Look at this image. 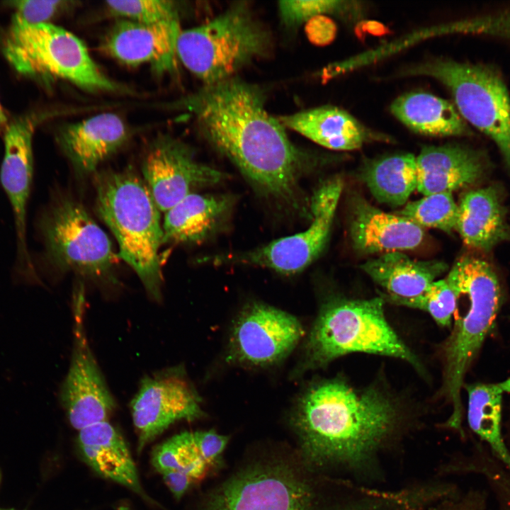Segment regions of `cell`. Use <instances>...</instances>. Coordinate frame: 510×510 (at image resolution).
<instances>
[{
  "label": "cell",
  "instance_id": "2",
  "mask_svg": "<svg viewBox=\"0 0 510 510\" xmlns=\"http://www.w3.org/2000/svg\"><path fill=\"white\" fill-rule=\"evenodd\" d=\"M403 414L397 398L380 387L357 388L336 378L307 390L293 421L311 462L357 468L397 433Z\"/></svg>",
  "mask_w": 510,
  "mask_h": 510
},
{
  "label": "cell",
  "instance_id": "14",
  "mask_svg": "<svg viewBox=\"0 0 510 510\" xmlns=\"http://www.w3.org/2000/svg\"><path fill=\"white\" fill-rule=\"evenodd\" d=\"M130 409L139 453L175 422L193 421L204 414L200 396L180 367L145 376L130 402Z\"/></svg>",
  "mask_w": 510,
  "mask_h": 510
},
{
  "label": "cell",
  "instance_id": "7",
  "mask_svg": "<svg viewBox=\"0 0 510 510\" xmlns=\"http://www.w3.org/2000/svg\"><path fill=\"white\" fill-rule=\"evenodd\" d=\"M2 51L23 75L61 78L89 91L121 89L101 71L78 37L49 23L31 24L15 13L3 39Z\"/></svg>",
  "mask_w": 510,
  "mask_h": 510
},
{
  "label": "cell",
  "instance_id": "1",
  "mask_svg": "<svg viewBox=\"0 0 510 510\" xmlns=\"http://www.w3.org/2000/svg\"><path fill=\"white\" fill-rule=\"evenodd\" d=\"M265 102L260 86L234 76L204 85L182 103L205 139L260 195L287 209L310 212L300 181L311 158L290 141Z\"/></svg>",
  "mask_w": 510,
  "mask_h": 510
},
{
  "label": "cell",
  "instance_id": "22",
  "mask_svg": "<svg viewBox=\"0 0 510 510\" xmlns=\"http://www.w3.org/2000/svg\"><path fill=\"white\" fill-rule=\"evenodd\" d=\"M455 230L468 246L484 252L510 242L501 193L494 186L470 190L460 198Z\"/></svg>",
  "mask_w": 510,
  "mask_h": 510
},
{
  "label": "cell",
  "instance_id": "23",
  "mask_svg": "<svg viewBox=\"0 0 510 510\" xmlns=\"http://www.w3.org/2000/svg\"><path fill=\"white\" fill-rule=\"evenodd\" d=\"M279 121L315 143L334 150H353L378 137L347 111L324 106L281 115Z\"/></svg>",
  "mask_w": 510,
  "mask_h": 510
},
{
  "label": "cell",
  "instance_id": "25",
  "mask_svg": "<svg viewBox=\"0 0 510 510\" xmlns=\"http://www.w3.org/2000/svg\"><path fill=\"white\" fill-rule=\"evenodd\" d=\"M392 114L411 130L431 137L470 136L472 132L455 105L423 91L397 97L390 106Z\"/></svg>",
  "mask_w": 510,
  "mask_h": 510
},
{
  "label": "cell",
  "instance_id": "44",
  "mask_svg": "<svg viewBox=\"0 0 510 510\" xmlns=\"http://www.w3.org/2000/svg\"><path fill=\"white\" fill-rule=\"evenodd\" d=\"M10 510H11V509H10Z\"/></svg>",
  "mask_w": 510,
  "mask_h": 510
},
{
  "label": "cell",
  "instance_id": "30",
  "mask_svg": "<svg viewBox=\"0 0 510 510\" xmlns=\"http://www.w3.org/2000/svg\"><path fill=\"white\" fill-rule=\"evenodd\" d=\"M395 213L422 228H435L450 233L455 230L458 205L455 202L452 193H438L409 202L402 210Z\"/></svg>",
  "mask_w": 510,
  "mask_h": 510
},
{
  "label": "cell",
  "instance_id": "31",
  "mask_svg": "<svg viewBox=\"0 0 510 510\" xmlns=\"http://www.w3.org/2000/svg\"><path fill=\"white\" fill-rule=\"evenodd\" d=\"M385 302L405 306L428 312L438 325L450 327L459 298L447 280L433 282L421 294L412 298H399L379 293Z\"/></svg>",
  "mask_w": 510,
  "mask_h": 510
},
{
  "label": "cell",
  "instance_id": "10",
  "mask_svg": "<svg viewBox=\"0 0 510 510\" xmlns=\"http://www.w3.org/2000/svg\"><path fill=\"white\" fill-rule=\"evenodd\" d=\"M343 189L339 176L324 181L314 192L310 209L311 223L304 231L277 239L254 249L215 255L209 261L259 266L285 275L295 274L321 254L329 239Z\"/></svg>",
  "mask_w": 510,
  "mask_h": 510
},
{
  "label": "cell",
  "instance_id": "4",
  "mask_svg": "<svg viewBox=\"0 0 510 510\" xmlns=\"http://www.w3.org/2000/svg\"><path fill=\"white\" fill-rule=\"evenodd\" d=\"M446 280L458 297L466 295L470 302L465 315L455 322L441 351L443 370L441 392L453 409L447 425L462 431L461 390L464 378L493 329L503 293L493 267L474 256H461Z\"/></svg>",
  "mask_w": 510,
  "mask_h": 510
},
{
  "label": "cell",
  "instance_id": "16",
  "mask_svg": "<svg viewBox=\"0 0 510 510\" xmlns=\"http://www.w3.org/2000/svg\"><path fill=\"white\" fill-rule=\"evenodd\" d=\"M144 181L160 212H166L193 190L217 184L227 175L199 162L184 142L170 136L155 140L142 164Z\"/></svg>",
  "mask_w": 510,
  "mask_h": 510
},
{
  "label": "cell",
  "instance_id": "20",
  "mask_svg": "<svg viewBox=\"0 0 510 510\" xmlns=\"http://www.w3.org/2000/svg\"><path fill=\"white\" fill-rule=\"evenodd\" d=\"M128 137L124 120L115 113H103L64 127L58 142L77 169L91 173Z\"/></svg>",
  "mask_w": 510,
  "mask_h": 510
},
{
  "label": "cell",
  "instance_id": "21",
  "mask_svg": "<svg viewBox=\"0 0 510 510\" xmlns=\"http://www.w3.org/2000/svg\"><path fill=\"white\" fill-rule=\"evenodd\" d=\"M77 442L82 458L93 470L152 503L140 484L125 439L108 420L80 429Z\"/></svg>",
  "mask_w": 510,
  "mask_h": 510
},
{
  "label": "cell",
  "instance_id": "41",
  "mask_svg": "<svg viewBox=\"0 0 510 510\" xmlns=\"http://www.w3.org/2000/svg\"><path fill=\"white\" fill-rule=\"evenodd\" d=\"M355 33L360 39H363L366 34L374 36H382L390 33L388 28L382 23L372 20H361L356 23Z\"/></svg>",
  "mask_w": 510,
  "mask_h": 510
},
{
  "label": "cell",
  "instance_id": "43",
  "mask_svg": "<svg viewBox=\"0 0 510 510\" xmlns=\"http://www.w3.org/2000/svg\"><path fill=\"white\" fill-rule=\"evenodd\" d=\"M498 387L500 389V390L504 392H508L510 393V378L506 379V380L497 383Z\"/></svg>",
  "mask_w": 510,
  "mask_h": 510
},
{
  "label": "cell",
  "instance_id": "27",
  "mask_svg": "<svg viewBox=\"0 0 510 510\" xmlns=\"http://www.w3.org/2000/svg\"><path fill=\"white\" fill-rule=\"evenodd\" d=\"M362 177L379 203L403 205L417 187L416 157L400 154L372 161L365 166Z\"/></svg>",
  "mask_w": 510,
  "mask_h": 510
},
{
  "label": "cell",
  "instance_id": "18",
  "mask_svg": "<svg viewBox=\"0 0 510 510\" xmlns=\"http://www.w3.org/2000/svg\"><path fill=\"white\" fill-rule=\"evenodd\" d=\"M349 210L350 238L359 253L411 250L424 239L422 227L405 217L381 210L360 196L351 198Z\"/></svg>",
  "mask_w": 510,
  "mask_h": 510
},
{
  "label": "cell",
  "instance_id": "5",
  "mask_svg": "<svg viewBox=\"0 0 510 510\" xmlns=\"http://www.w3.org/2000/svg\"><path fill=\"white\" fill-rule=\"evenodd\" d=\"M383 299H334L323 306L305 344L300 368H322L351 353H367L404 361L422 371L417 356L388 323Z\"/></svg>",
  "mask_w": 510,
  "mask_h": 510
},
{
  "label": "cell",
  "instance_id": "29",
  "mask_svg": "<svg viewBox=\"0 0 510 510\" xmlns=\"http://www.w3.org/2000/svg\"><path fill=\"white\" fill-rule=\"evenodd\" d=\"M152 463L159 473L177 472L192 481L202 476L209 464L202 456L194 432L175 435L154 449Z\"/></svg>",
  "mask_w": 510,
  "mask_h": 510
},
{
  "label": "cell",
  "instance_id": "17",
  "mask_svg": "<svg viewBox=\"0 0 510 510\" xmlns=\"http://www.w3.org/2000/svg\"><path fill=\"white\" fill-rule=\"evenodd\" d=\"M181 31L179 21L144 24L121 18L105 35L101 48L125 65L149 64L162 73L175 68Z\"/></svg>",
  "mask_w": 510,
  "mask_h": 510
},
{
  "label": "cell",
  "instance_id": "32",
  "mask_svg": "<svg viewBox=\"0 0 510 510\" xmlns=\"http://www.w3.org/2000/svg\"><path fill=\"white\" fill-rule=\"evenodd\" d=\"M278 10L283 22L288 26L306 23L319 15L334 14L346 21L363 20V7L358 1L343 0L281 1Z\"/></svg>",
  "mask_w": 510,
  "mask_h": 510
},
{
  "label": "cell",
  "instance_id": "24",
  "mask_svg": "<svg viewBox=\"0 0 510 510\" xmlns=\"http://www.w3.org/2000/svg\"><path fill=\"white\" fill-rule=\"evenodd\" d=\"M232 204L227 196L190 193L165 212L163 244L203 241L220 227Z\"/></svg>",
  "mask_w": 510,
  "mask_h": 510
},
{
  "label": "cell",
  "instance_id": "42",
  "mask_svg": "<svg viewBox=\"0 0 510 510\" xmlns=\"http://www.w3.org/2000/svg\"><path fill=\"white\" fill-rule=\"evenodd\" d=\"M8 124V118L0 103V134L5 132Z\"/></svg>",
  "mask_w": 510,
  "mask_h": 510
},
{
  "label": "cell",
  "instance_id": "28",
  "mask_svg": "<svg viewBox=\"0 0 510 510\" xmlns=\"http://www.w3.org/2000/svg\"><path fill=\"white\" fill-rule=\"evenodd\" d=\"M468 421L472 429L487 443L492 454L510 470V452L502 434L503 392L497 384L465 385Z\"/></svg>",
  "mask_w": 510,
  "mask_h": 510
},
{
  "label": "cell",
  "instance_id": "9",
  "mask_svg": "<svg viewBox=\"0 0 510 510\" xmlns=\"http://www.w3.org/2000/svg\"><path fill=\"white\" fill-rule=\"evenodd\" d=\"M401 74L431 77L446 86L463 118L492 139L510 171V96L497 69L440 57L412 65Z\"/></svg>",
  "mask_w": 510,
  "mask_h": 510
},
{
  "label": "cell",
  "instance_id": "11",
  "mask_svg": "<svg viewBox=\"0 0 510 510\" xmlns=\"http://www.w3.org/2000/svg\"><path fill=\"white\" fill-rule=\"evenodd\" d=\"M312 488L281 462L252 465L222 484L205 510H315Z\"/></svg>",
  "mask_w": 510,
  "mask_h": 510
},
{
  "label": "cell",
  "instance_id": "13",
  "mask_svg": "<svg viewBox=\"0 0 510 510\" xmlns=\"http://www.w3.org/2000/svg\"><path fill=\"white\" fill-rule=\"evenodd\" d=\"M39 118L27 114L13 120L4 132V154L0 181L13 216L16 254L15 271L21 280L39 283L27 243V210L33 177V136Z\"/></svg>",
  "mask_w": 510,
  "mask_h": 510
},
{
  "label": "cell",
  "instance_id": "37",
  "mask_svg": "<svg viewBox=\"0 0 510 510\" xmlns=\"http://www.w3.org/2000/svg\"><path fill=\"white\" fill-rule=\"evenodd\" d=\"M305 33L314 45L324 46L335 38L337 28L335 23L325 15L313 17L305 23Z\"/></svg>",
  "mask_w": 510,
  "mask_h": 510
},
{
  "label": "cell",
  "instance_id": "35",
  "mask_svg": "<svg viewBox=\"0 0 510 510\" xmlns=\"http://www.w3.org/2000/svg\"><path fill=\"white\" fill-rule=\"evenodd\" d=\"M443 30L510 40V8L449 23Z\"/></svg>",
  "mask_w": 510,
  "mask_h": 510
},
{
  "label": "cell",
  "instance_id": "12",
  "mask_svg": "<svg viewBox=\"0 0 510 510\" xmlns=\"http://www.w3.org/2000/svg\"><path fill=\"white\" fill-rule=\"evenodd\" d=\"M73 299V347L60 392V402L76 430L107 421L116 403L89 346L84 326L85 298L79 287Z\"/></svg>",
  "mask_w": 510,
  "mask_h": 510
},
{
  "label": "cell",
  "instance_id": "36",
  "mask_svg": "<svg viewBox=\"0 0 510 510\" xmlns=\"http://www.w3.org/2000/svg\"><path fill=\"white\" fill-rule=\"evenodd\" d=\"M8 3L16 9V14L23 20L31 24H38L47 23L59 11L67 7L69 1L22 0Z\"/></svg>",
  "mask_w": 510,
  "mask_h": 510
},
{
  "label": "cell",
  "instance_id": "3",
  "mask_svg": "<svg viewBox=\"0 0 510 510\" xmlns=\"http://www.w3.org/2000/svg\"><path fill=\"white\" fill-rule=\"evenodd\" d=\"M96 208L114 235L118 255L137 273L147 294L162 300L163 244L160 210L146 183L130 169L101 173L96 179Z\"/></svg>",
  "mask_w": 510,
  "mask_h": 510
},
{
  "label": "cell",
  "instance_id": "8",
  "mask_svg": "<svg viewBox=\"0 0 510 510\" xmlns=\"http://www.w3.org/2000/svg\"><path fill=\"white\" fill-rule=\"evenodd\" d=\"M36 227L43 244V261L50 268L114 283V267L120 258L107 234L79 201L55 194L38 216Z\"/></svg>",
  "mask_w": 510,
  "mask_h": 510
},
{
  "label": "cell",
  "instance_id": "38",
  "mask_svg": "<svg viewBox=\"0 0 510 510\" xmlns=\"http://www.w3.org/2000/svg\"><path fill=\"white\" fill-rule=\"evenodd\" d=\"M194 436L200 454L209 463L222 453L228 441L227 436L215 431H196Z\"/></svg>",
  "mask_w": 510,
  "mask_h": 510
},
{
  "label": "cell",
  "instance_id": "6",
  "mask_svg": "<svg viewBox=\"0 0 510 510\" xmlns=\"http://www.w3.org/2000/svg\"><path fill=\"white\" fill-rule=\"evenodd\" d=\"M272 47L268 30L245 2L230 6L210 21L181 30L176 55L204 85L236 76Z\"/></svg>",
  "mask_w": 510,
  "mask_h": 510
},
{
  "label": "cell",
  "instance_id": "26",
  "mask_svg": "<svg viewBox=\"0 0 510 510\" xmlns=\"http://www.w3.org/2000/svg\"><path fill=\"white\" fill-rule=\"evenodd\" d=\"M360 268L385 293L412 298L426 288L448 269L441 261L412 259L402 251H392L368 259Z\"/></svg>",
  "mask_w": 510,
  "mask_h": 510
},
{
  "label": "cell",
  "instance_id": "15",
  "mask_svg": "<svg viewBox=\"0 0 510 510\" xmlns=\"http://www.w3.org/2000/svg\"><path fill=\"white\" fill-rule=\"evenodd\" d=\"M303 334L301 323L293 315L266 304H250L233 325L230 358L253 366L274 364L295 348Z\"/></svg>",
  "mask_w": 510,
  "mask_h": 510
},
{
  "label": "cell",
  "instance_id": "34",
  "mask_svg": "<svg viewBox=\"0 0 510 510\" xmlns=\"http://www.w3.org/2000/svg\"><path fill=\"white\" fill-rule=\"evenodd\" d=\"M468 465V470L477 472L487 480L500 509L510 510V470L480 446L476 447L475 457Z\"/></svg>",
  "mask_w": 510,
  "mask_h": 510
},
{
  "label": "cell",
  "instance_id": "33",
  "mask_svg": "<svg viewBox=\"0 0 510 510\" xmlns=\"http://www.w3.org/2000/svg\"><path fill=\"white\" fill-rule=\"evenodd\" d=\"M108 11L123 19L144 24L179 21L178 6L168 0L108 1Z\"/></svg>",
  "mask_w": 510,
  "mask_h": 510
},
{
  "label": "cell",
  "instance_id": "19",
  "mask_svg": "<svg viewBox=\"0 0 510 510\" xmlns=\"http://www.w3.org/2000/svg\"><path fill=\"white\" fill-rule=\"evenodd\" d=\"M416 162V190L424 196L472 185L487 170V159L481 152L460 144L424 147Z\"/></svg>",
  "mask_w": 510,
  "mask_h": 510
},
{
  "label": "cell",
  "instance_id": "40",
  "mask_svg": "<svg viewBox=\"0 0 510 510\" xmlns=\"http://www.w3.org/2000/svg\"><path fill=\"white\" fill-rule=\"evenodd\" d=\"M162 475L165 484L177 499H179L186 493L193 482L186 475L177 472H167Z\"/></svg>",
  "mask_w": 510,
  "mask_h": 510
},
{
  "label": "cell",
  "instance_id": "39",
  "mask_svg": "<svg viewBox=\"0 0 510 510\" xmlns=\"http://www.w3.org/2000/svg\"><path fill=\"white\" fill-rule=\"evenodd\" d=\"M436 510H490L485 494L480 492H471L462 498L451 499Z\"/></svg>",
  "mask_w": 510,
  "mask_h": 510
}]
</instances>
